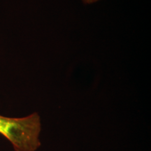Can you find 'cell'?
I'll use <instances>...</instances> for the list:
<instances>
[{
  "mask_svg": "<svg viewBox=\"0 0 151 151\" xmlns=\"http://www.w3.org/2000/svg\"><path fill=\"white\" fill-rule=\"evenodd\" d=\"M84 4H93L96 1H99V0H81Z\"/></svg>",
  "mask_w": 151,
  "mask_h": 151,
  "instance_id": "cell-2",
  "label": "cell"
},
{
  "mask_svg": "<svg viewBox=\"0 0 151 151\" xmlns=\"http://www.w3.org/2000/svg\"><path fill=\"white\" fill-rule=\"evenodd\" d=\"M40 116L34 113L22 118L0 115V134L10 141L15 151H35L41 146Z\"/></svg>",
  "mask_w": 151,
  "mask_h": 151,
  "instance_id": "cell-1",
  "label": "cell"
}]
</instances>
